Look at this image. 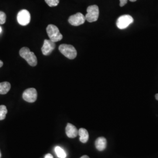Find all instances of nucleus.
<instances>
[{
	"instance_id": "nucleus-16",
	"label": "nucleus",
	"mask_w": 158,
	"mask_h": 158,
	"mask_svg": "<svg viewBox=\"0 0 158 158\" xmlns=\"http://www.w3.org/2000/svg\"><path fill=\"white\" fill-rule=\"evenodd\" d=\"M46 4L51 7L56 6L59 3V0H45Z\"/></svg>"
},
{
	"instance_id": "nucleus-25",
	"label": "nucleus",
	"mask_w": 158,
	"mask_h": 158,
	"mask_svg": "<svg viewBox=\"0 0 158 158\" xmlns=\"http://www.w3.org/2000/svg\"><path fill=\"white\" fill-rule=\"evenodd\" d=\"M1 157V152H0V158Z\"/></svg>"
},
{
	"instance_id": "nucleus-2",
	"label": "nucleus",
	"mask_w": 158,
	"mask_h": 158,
	"mask_svg": "<svg viewBox=\"0 0 158 158\" xmlns=\"http://www.w3.org/2000/svg\"><path fill=\"white\" fill-rule=\"evenodd\" d=\"M46 32L50 40L53 42L62 40V35L60 34L59 28L54 25H49L46 28Z\"/></svg>"
},
{
	"instance_id": "nucleus-13",
	"label": "nucleus",
	"mask_w": 158,
	"mask_h": 158,
	"mask_svg": "<svg viewBox=\"0 0 158 158\" xmlns=\"http://www.w3.org/2000/svg\"><path fill=\"white\" fill-rule=\"evenodd\" d=\"M11 89V85L9 82L4 81L0 83V94H6Z\"/></svg>"
},
{
	"instance_id": "nucleus-4",
	"label": "nucleus",
	"mask_w": 158,
	"mask_h": 158,
	"mask_svg": "<svg viewBox=\"0 0 158 158\" xmlns=\"http://www.w3.org/2000/svg\"><path fill=\"white\" fill-rule=\"evenodd\" d=\"M87 14L85 18L89 23H93L97 21L99 16V8L98 6L96 5L89 6L87 9Z\"/></svg>"
},
{
	"instance_id": "nucleus-5",
	"label": "nucleus",
	"mask_w": 158,
	"mask_h": 158,
	"mask_svg": "<svg viewBox=\"0 0 158 158\" xmlns=\"http://www.w3.org/2000/svg\"><path fill=\"white\" fill-rule=\"evenodd\" d=\"M134 22V19L130 15H124L119 17L117 20V27L120 29H124L128 27Z\"/></svg>"
},
{
	"instance_id": "nucleus-3",
	"label": "nucleus",
	"mask_w": 158,
	"mask_h": 158,
	"mask_svg": "<svg viewBox=\"0 0 158 158\" xmlns=\"http://www.w3.org/2000/svg\"><path fill=\"white\" fill-rule=\"evenodd\" d=\"M59 49L62 54L69 59H74L77 56V51L72 45L62 44L59 46Z\"/></svg>"
},
{
	"instance_id": "nucleus-21",
	"label": "nucleus",
	"mask_w": 158,
	"mask_h": 158,
	"mask_svg": "<svg viewBox=\"0 0 158 158\" xmlns=\"http://www.w3.org/2000/svg\"><path fill=\"white\" fill-rule=\"evenodd\" d=\"M2 66H3V62L1 60H0V68H1Z\"/></svg>"
},
{
	"instance_id": "nucleus-23",
	"label": "nucleus",
	"mask_w": 158,
	"mask_h": 158,
	"mask_svg": "<svg viewBox=\"0 0 158 158\" xmlns=\"http://www.w3.org/2000/svg\"><path fill=\"white\" fill-rule=\"evenodd\" d=\"M130 1L131 2H135L136 0H130Z\"/></svg>"
},
{
	"instance_id": "nucleus-22",
	"label": "nucleus",
	"mask_w": 158,
	"mask_h": 158,
	"mask_svg": "<svg viewBox=\"0 0 158 158\" xmlns=\"http://www.w3.org/2000/svg\"><path fill=\"white\" fill-rule=\"evenodd\" d=\"M155 98H156V100H158V94H155Z\"/></svg>"
},
{
	"instance_id": "nucleus-10",
	"label": "nucleus",
	"mask_w": 158,
	"mask_h": 158,
	"mask_svg": "<svg viewBox=\"0 0 158 158\" xmlns=\"http://www.w3.org/2000/svg\"><path fill=\"white\" fill-rule=\"evenodd\" d=\"M66 134L70 138H74L79 135V130L70 123H68L66 127Z\"/></svg>"
},
{
	"instance_id": "nucleus-24",
	"label": "nucleus",
	"mask_w": 158,
	"mask_h": 158,
	"mask_svg": "<svg viewBox=\"0 0 158 158\" xmlns=\"http://www.w3.org/2000/svg\"><path fill=\"white\" fill-rule=\"evenodd\" d=\"M1 31H2V28L0 27V33L1 32Z\"/></svg>"
},
{
	"instance_id": "nucleus-15",
	"label": "nucleus",
	"mask_w": 158,
	"mask_h": 158,
	"mask_svg": "<svg viewBox=\"0 0 158 158\" xmlns=\"http://www.w3.org/2000/svg\"><path fill=\"white\" fill-rule=\"evenodd\" d=\"M8 111L6 106H0V120H3L6 118V115Z\"/></svg>"
},
{
	"instance_id": "nucleus-17",
	"label": "nucleus",
	"mask_w": 158,
	"mask_h": 158,
	"mask_svg": "<svg viewBox=\"0 0 158 158\" xmlns=\"http://www.w3.org/2000/svg\"><path fill=\"white\" fill-rule=\"evenodd\" d=\"M6 21V14L2 11H0V24H4Z\"/></svg>"
},
{
	"instance_id": "nucleus-12",
	"label": "nucleus",
	"mask_w": 158,
	"mask_h": 158,
	"mask_svg": "<svg viewBox=\"0 0 158 158\" xmlns=\"http://www.w3.org/2000/svg\"><path fill=\"white\" fill-rule=\"evenodd\" d=\"M80 136V141L81 142L85 143L88 141L89 138V132L85 128H80L79 130V135Z\"/></svg>"
},
{
	"instance_id": "nucleus-18",
	"label": "nucleus",
	"mask_w": 158,
	"mask_h": 158,
	"mask_svg": "<svg viewBox=\"0 0 158 158\" xmlns=\"http://www.w3.org/2000/svg\"><path fill=\"white\" fill-rule=\"evenodd\" d=\"M128 0H119V6H124L127 4Z\"/></svg>"
},
{
	"instance_id": "nucleus-11",
	"label": "nucleus",
	"mask_w": 158,
	"mask_h": 158,
	"mask_svg": "<svg viewBox=\"0 0 158 158\" xmlns=\"http://www.w3.org/2000/svg\"><path fill=\"white\" fill-rule=\"evenodd\" d=\"M95 147L98 151H103L107 147V139L106 138L98 137L95 141Z\"/></svg>"
},
{
	"instance_id": "nucleus-7",
	"label": "nucleus",
	"mask_w": 158,
	"mask_h": 158,
	"mask_svg": "<svg viewBox=\"0 0 158 158\" xmlns=\"http://www.w3.org/2000/svg\"><path fill=\"white\" fill-rule=\"evenodd\" d=\"M37 91L34 88H29L23 91V99L28 102H34L37 99Z\"/></svg>"
},
{
	"instance_id": "nucleus-6",
	"label": "nucleus",
	"mask_w": 158,
	"mask_h": 158,
	"mask_svg": "<svg viewBox=\"0 0 158 158\" xmlns=\"http://www.w3.org/2000/svg\"><path fill=\"white\" fill-rule=\"evenodd\" d=\"M17 21L21 25L26 26L31 21V15L28 10H23L17 15Z\"/></svg>"
},
{
	"instance_id": "nucleus-1",
	"label": "nucleus",
	"mask_w": 158,
	"mask_h": 158,
	"mask_svg": "<svg viewBox=\"0 0 158 158\" xmlns=\"http://www.w3.org/2000/svg\"><path fill=\"white\" fill-rule=\"evenodd\" d=\"M19 55L23 58L31 66H35L37 64V58L34 52L29 50L28 48L23 47L19 51Z\"/></svg>"
},
{
	"instance_id": "nucleus-20",
	"label": "nucleus",
	"mask_w": 158,
	"mask_h": 158,
	"mask_svg": "<svg viewBox=\"0 0 158 158\" xmlns=\"http://www.w3.org/2000/svg\"><path fill=\"white\" fill-rule=\"evenodd\" d=\"M80 158H90L87 155H83V156H82Z\"/></svg>"
},
{
	"instance_id": "nucleus-14",
	"label": "nucleus",
	"mask_w": 158,
	"mask_h": 158,
	"mask_svg": "<svg viewBox=\"0 0 158 158\" xmlns=\"http://www.w3.org/2000/svg\"><path fill=\"white\" fill-rule=\"evenodd\" d=\"M55 151L56 152L57 157L59 158H66L67 156L66 153L65 151L62 149L61 147L57 146L55 148Z\"/></svg>"
},
{
	"instance_id": "nucleus-8",
	"label": "nucleus",
	"mask_w": 158,
	"mask_h": 158,
	"mask_svg": "<svg viewBox=\"0 0 158 158\" xmlns=\"http://www.w3.org/2000/svg\"><path fill=\"white\" fill-rule=\"evenodd\" d=\"M69 23L73 26H79L83 24L85 21V16L80 12H78L69 17Z\"/></svg>"
},
{
	"instance_id": "nucleus-9",
	"label": "nucleus",
	"mask_w": 158,
	"mask_h": 158,
	"mask_svg": "<svg viewBox=\"0 0 158 158\" xmlns=\"http://www.w3.org/2000/svg\"><path fill=\"white\" fill-rule=\"evenodd\" d=\"M56 47L55 42H52L51 40H44V45L42 47V52L44 55H49L52 51L55 49Z\"/></svg>"
},
{
	"instance_id": "nucleus-19",
	"label": "nucleus",
	"mask_w": 158,
	"mask_h": 158,
	"mask_svg": "<svg viewBox=\"0 0 158 158\" xmlns=\"http://www.w3.org/2000/svg\"><path fill=\"white\" fill-rule=\"evenodd\" d=\"M44 158H53V156L52 155H51V153H48L45 156Z\"/></svg>"
}]
</instances>
